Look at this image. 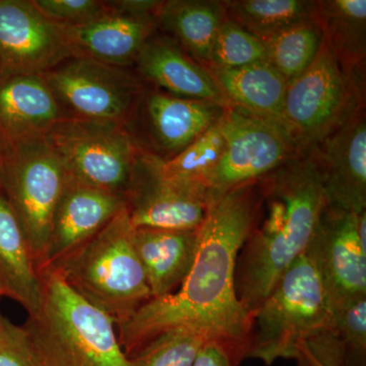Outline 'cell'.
I'll return each mask as SVG.
<instances>
[{
    "mask_svg": "<svg viewBox=\"0 0 366 366\" xmlns=\"http://www.w3.org/2000/svg\"><path fill=\"white\" fill-rule=\"evenodd\" d=\"M7 142L0 134V177H1L2 166H4V157H6Z\"/></svg>",
    "mask_w": 366,
    "mask_h": 366,
    "instance_id": "35",
    "label": "cell"
},
{
    "mask_svg": "<svg viewBox=\"0 0 366 366\" xmlns=\"http://www.w3.org/2000/svg\"><path fill=\"white\" fill-rule=\"evenodd\" d=\"M317 18L341 64L349 71H365V0L317 1Z\"/></svg>",
    "mask_w": 366,
    "mask_h": 366,
    "instance_id": "24",
    "label": "cell"
},
{
    "mask_svg": "<svg viewBox=\"0 0 366 366\" xmlns=\"http://www.w3.org/2000/svg\"><path fill=\"white\" fill-rule=\"evenodd\" d=\"M0 366H44L24 326L0 315Z\"/></svg>",
    "mask_w": 366,
    "mask_h": 366,
    "instance_id": "31",
    "label": "cell"
},
{
    "mask_svg": "<svg viewBox=\"0 0 366 366\" xmlns=\"http://www.w3.org/2000/svg\"><path fill=\"white\" fill-rule=\"evenodd\" d=\"M333 305L307 249L274 284L255 312L249 358L266 365L293 360L301 341L331 329Z\"/></svg>",
    "mask_w": 366,
    "mask_h": 366,
    "instance_id": "5",
    "label": "cell"
},
{
    "mask_svg": "<svg viewBox=\"0 0 366 366\" xmlns=\"http://www.w3.org/2000/svg\"><path fill=\"white\" fill-rule=\"evenodd\" d=\"M332 331L342 350V366H366V297L333 310Z\"/></svg>",
    "mask_w": 366,
    "mask_h": 366,
    "instance_id": "30",
    "label": "cell"
},
{
    "mask_svg": "<svg viewBox=\"0 0 366 366\" xmlns=\"http://www.w3.org/2000/svg\"><path fill=\"white\" fill-rule=\"evenodd\" d=\"M259 208L238 254V300L254 317L274 284L310 247L327 206L324 182L314 156L297 154L257 180Z\"/></svg>",
    "mask_w": 366,
    "mask_h": 366,
    "instance_id": "2",
    "label": "cell"
},
{
    "mask_svg": "<svg viewBox=\"0 0 366 366\" xmlns=\"http://www.w3.org/2000/svg\"><path fill=\"white\" fill-rule=\"evenodd\" d=\"M127 211L132 227L196 231L206 218V185L169 174L162 161L141 151L127 192Z\"/></svg>",
    "mask_w": 366,
    "mask_h": 366,
    "instance_id": "12",
    "label": "cell"
},
{
    "mask_svg": "<svg viewBox=\"0 0 366 366\" xmlns=\"http://www.w3.org/2000/svg\"><path fill=\"white\" fill-rule=\"evenodd\" d=\"M66 29L74 56L129 69L157 32L155 18L115 13L109 7L107 13L85 25Z\"/></svg>",
    "mask_w": 366,
    "mask_h": 366,
    "instance_id": "18",
    "label": "cell"
},
{
    "mask_svg": "<svg viewBox=\"0 0 366 366\" xmlns=\"http://www.w3.org/2000/svg\"><path fill=\"white\" fill-rule=\"evenodd\" d=\"M357 215L327 204L307 249L333 310L366 297V249L358 237Z\"/></svg>",
    "mask_w": 366,
    "mask_h": 366,
    "instance_id": "14",
    "label": "cell"
},
{
    "mask_svg": "<svg viewBox=\"0 0 366 366\" xmlns=\"http://www.w3.org/2000/svg\"><path fill=\"white\" fill-rule=\"evenodd\" d=\"M211 335L194 329H175L149 342L129 358L131 366H192Z\"/></svg>",
    "mask_w": 366,
    "mask_h": 366,
    "instance_id": "27",
    "label": "cell"
},
{
    "mask_svg": "<svg viewBox=\"0 0 366 366\" xmlns=\"http://www.w3.org/2000/svg\"><path fill=\"white\" fill-rule=\"evenodd\" d=\"M39 307L24 325L44 366H131L117 325L52 269L38 272Z\"/></svg>",
    "mask_w": 366,
    "mask_h": 366,
    "instance_id": "3",
    "label": "cell"
},
{
    "mask_svg": "<svg viewBox=\"0 0 366 366\" xmlns=\"http://www.w3.org/2000/svg\"><path fill=\"white\" fill-rule=\"evenodd\" d=\"M324 41V30L319 18L303 21L262 41L266 49L267 62L292 81L317 59Z\"/></svg>",
    "mask_w": 366,
    "mask_h": 366,
    "instance_id": "26",
    "label": "cell"
},
{
    "mask_svg": "<svg viewBox=\"0 0 366 366\" xmlns=\"http://www.w3.org/2000/svg\"><path fill=\"white\" fill-rule=\"evenodd\" d=\"M67 179L64 165L45 136L7 144L0 190L20 221L38 272L44 264L53 215Z\"/></svg>",
    "mask_w": 366,
    "mask_h": 366,
    "instance_id": "7",
    "label": "cell"
},
{
    "mask_svg": "<svg viewBox=\"0 0 366 366\" xmlns=\"http://www.w3.org/2000/svg\"><path fill=\"white\" fill-rule=\"evenodd\" d=\"M71 56L66 26L33 0H0V76L42 74Z\"/></svg>",
    "mask_w": 366,
    "mask_h": 366,
    "instance_id": "13",
    "label": "cell"
},
{
    "mask_svg": "<svg viewBox=\"0 0 366 366\" xmlns=\"http://www.w3.org/2000/svg\"><path fill=\"white\" fill-rule=\"evenodd\" d=\"M2 296H6V297H9V295H7L6 285H4L2 279L0 278V297H2Z\"/></svg>",
    "mask_w": 366,
    "mask_h": 366,
    "instance_id": "36",
    "label": "cell"
},
{
    "mask_svg": "<svg viewBox=\"0 0 366 366\" xmlns=\"http://www.w3.org/2000/svg\"><path fill=\"white\" fill-rule=\"evenodd\" d=\"M322 174L327 204L360 214L366 209L365 110L310 152Z\"/></svg>",
    "mask_w": 366,
    "mask_h": 366,
    "instance_id": "15",
    "label": "cell"
},
{
    "mask_svg": "<svg viewBox=\"0 0 366 366\" xmlns=\"http://www.w3.org/2000/svg\"><path fill=\"white\" fill-rule=\"evenodd\" d=\"M134 66L144 85L177 97L231 106L208 69L159 31L147 41Z\"/></svg>",
    "mask_w": 366,
    "mask_h": 366,
    "instance_id": "17",
    "label": "cell"
},
{
    "mask_svg": "<svg viewBox=\"0 0 366 366\" xmlns=\"http://www.w3.org/2000/svg\"><path fill=\"white\" fill-rule=\"evenodd\" d=\"M226 18L224 1L168 0L161 1L155 21L159 32L177 41L192 59L206 66L217 32Z\"/></svg>",
    "mask_w": 366,
    "mask_h": 366,
    "instance_id": "22",
    "label": "cell"
},
{
    "mask_svg": "<svg viewBox=\"0 0 366 366\" xmlns=\"http://www.w3.org/2000/svg\"><path fill=\"white\" fill-rule=\"evenodd\" d=\"M127 207L93 237L49 268L117 327L152 300L132 242Z\"/></svg>",
    "mask_w": 366,
    "mask_h": 366,
    "instance_id": "4",
    "label": "cell"
},
{
    "mask_svg": "<svg viewBox=\"0 0 366 366\" xmlns=\"http://www.w3.org/2000/svg\"><path fill=\"white\" fill-rule=\"evenodd\" d=\"M224 151L207 179L209 194L257 182L297 155L287 132L276 124L231 105L220 120Z\"/></svg>",
    "mask_w": 366,
    "mask_h": 366,
    "instance_id": "10",
    "label": "cell"
},
{
    "mask_svg": "<svg viewBox=\"0 0 366 366\" xmlns=\"http://www.w3.org/2000/svg\"><path fill=\"white\" fill-rule=\"evenodd\" d=\"M45 137L69 178L127 197L141 150L125 124L66 118Z\"/></svg>",
    "mask_w": 366,
    "mask_h": 366,
    "instance_id": "8",
    "label": "cell"
},
{
    "mask_svg": "<svg viewBox=\"0 0 366 366\" xmlns=\"http://www.w3.org/2000/svg\"><path fill=\"white\" fill-rule=\"evenodd\" d=\"M125 207L124 197L88 187L69 177L53 215L41 269L49 268L78 249Z\"/></svg>",
    "mask_w": 366,
    "mask_h": 366,
    "instance_id": "16",
    "label": "cell"
},
{
    "mask_svg": "<svg viewBox=\"0 0 366 366\" xmlns=\"http://www.w3.org/2000/svg\"><path fill=\"white\" fill-rule=\"evenodd\" d=\"M132 242L153 300L175 292L184 281L196 257L197 230L134 228Z\"/></svg>",
    "mask_w": 366,
    "mask_h": 366,
    "instance_id": "20",
    "label": "cell"
},
{
    "mask_svg": "<svg viewBox=\"0 0 366 366\" xmlns=\"http://www.w3.org/2000/svg\"><path fill=\"white\" fill-rule=\"evenodd\" d=\"M66 118L125 124L144 83L129 67L83 56L62 60L41 74Z\"/></svg>",
    "mask_w": 366,
    "mask_h": 366,
    "instance_id": "9",
    "label": "cell"
},
{
    "mask_svg": "<svg viewBox=\"0 0 366 366\" xmlns=\"http://www.w3.org/2000/svg\"><path fill=\"white\" fill-rule=\"evenodd\" d=\"M41 13L64 26L85 25L107 13L106 1L98 0H33Z\"/></svg>",
    "mask_w": 366,
    "mask_h": 366,
    "instance_id": "32",
    "label": "cell"
},
{
    "mask_svg": "<svg viewBox=\"0 0 366 366\" xmlns=\"http://www.w3.org/2000/svg\"><path fill=\"white\" fill-rule=\"evenodd\" d=\"M220 120L174 158L165 162L162 161L164 169L173 177L202 183L207 187V179L220 161L224 151L225 143Z\"/></svg>",
    "mask_w": 366,
    "mask_h": 366,
    "instance_id": "28",
    "label": "cell"
},
{
    "mask_svg": "<svg viewBox=\"0 0 366 366\" xmlns=\"http://www.w3.org/2000/svg\"><path fill=\"white\" fill-rule=\"evenodd\" d=\"M249 352L244 344L214 337L202 347L192 366H242Z\"/></svg>",
    "mask_w": 366,
    "mask_h": 366,
    "instance_id": "34",
    "label": "cell"
},
{
    "mask_svg": "<svg viewBox=\"0 0 366 366\" xmlns=\"http://www.w3.org/2000/svg\"><path fill=\"white\" fill-rule=\"evenodd\" d=\"M259 61H267L264 43L226 18L217 32L206 66L235 69Z\"/></svg>",
    "mask_w": 366,
    "mask_h": 366,
    "instance_id": "29",
    "label": "cell"
},
{
    "mask_svg": "<svg viewBox=\"0 0 366 366\" xmlns=\"http://www.w3.org/2000/svg\"><path fill=\"white\" fill-rule=\"evenodd\" d=\"M259 208L257 180L209 194L206 218L197 229L196 257L180 287L149 300L117 327L127 357L160 335L182 327L239 342L249 349L254 317L238 300L235 271Z\"/></svg>",
    "mask_w": 366,
    "mask_h": 366,
    "instance_id": "1",
    "label": "cell"
},
{
    "mask_svg": "<svg viewBox=\"0 0 366 366\" xmlns=\"http://www.w3.org/2000/svg\"><path fill=\"white\" fill-rule=\"evenodd\" d=\"M365 71H349L326 39L317 59L288 81L282 127L296 153L310 154L365 110Z\"/></svg>",
    "mask_w": 366,
    "mask_h": 366,
    "instance_id": "6",
    "label": "cell"
},
{
    "mask_svg": "<svg viewBox=\"0 0 366 366\" xmlns=\"http://www.w3.org/2000/svg\"><path fill=\"white\" fill-rule=\"evenodd\" d=\"M226 108L144 85L125 127L139 150L169 161L223 117Z\"/></svg>",
    "mask_w": 366,
    "mask_h": 366,
    "instance_id": "11",
    "label": "cell"
},
{
    "mask_svg": "<svg viewBox=\"0 0 366 366\" xmlns=\"http://www.w3.org/2000/svg\"><path fill=\"white\" fill-rule=\"evenodd\" d=\"M204 67L231 105L276 122L283 129L282 115L288 81L269 62H255L235 69Z\"/></svg>",
    "mask_w": 366,
    "mask_h": 366,
    "instance_id": "21",
    "label": "cell"
},
{
    "mask_svg": "<svg viewBox=\"0 0 366 366\" xmlns=\"http://www.w3.org/2000/svg\"><path fill=\"white\" fill-rule=\"evenodd\" d=\"M0 278L7 295L29 315L39 307L40 280L30 244L13 207L0 190Z\"/></svg>",
    "mask_w": 366,
    "mask_h": 366,
    "instance_id": "23",
    "label": "cell"
},
{
    "mask_svg": "<svg viewBox=\"0 0 366 366\" xmlns=\"http://www.w3.org/2000/svg\"><path fill=\"white\" fill-rule=\"evenodd\" d=\"M296 366H342V350L331 329L301 341L296 348Z\"/></svg>",
    "mask_w": 366,
    "mask_h": 366,
    "instance_id": "33",
    "label": "cell"
},
{
    "mask_svg": "<svg viewBox=\"0 0 366 366\" xmlns=\"http://www.w3.org/2000/svg\"><path fill=\"white\" fill-rule=\"evenodd\" d=\"M66 118L41 74L0 76V134L9 143L45 136Z\"/></svg>",
    "mask_w": 366,
    "mask_h": 366,
    "instance_id": "19",
    "label": "cell"
},
{
    "mask_svg": "<svg viewBox=\"0 0 366 366\" xmlns=\"http://www.w3.org/2000/svg\"><path fill=\"white\" fill-rule=\"evenodd\" d=\"M224 6L229 20L261 41L317 18V1L235 0L224 1Z\"/></svg>",
    "mask_w": 366,
    "mask_h": 366,
    "instance_id": "25",
    "label": "cell"
}]
</instances>
